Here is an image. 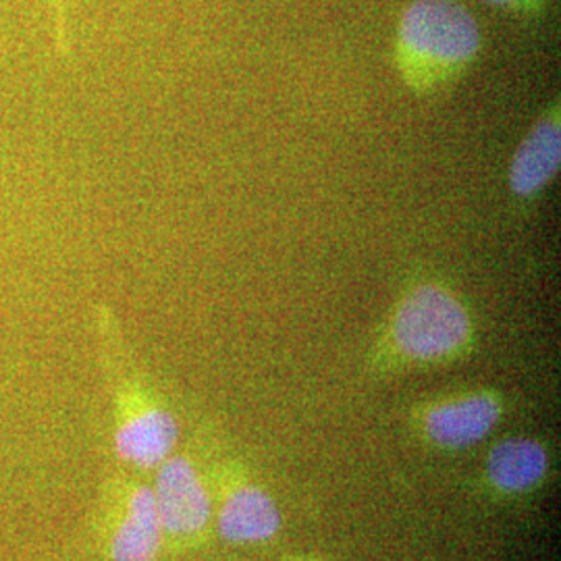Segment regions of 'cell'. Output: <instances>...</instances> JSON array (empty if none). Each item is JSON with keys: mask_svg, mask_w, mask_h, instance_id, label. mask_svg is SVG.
<instances>
[{"mask_svg": "<svg viewBox=\"0 0 561 561\" xmlns=\"http://www.w3.org/2000/svg\"><path fill=\"white\" fill-rule=\"evenodd\" d=\"M482 48L481 23L461 0H412L396 27L393 65L405 90L424 99L466 78Z\"/></svg>", "mask_w": 561, "mask_h": 561, "instance_id": "cell-1", "label": "cell"}, {"mask_svg": "<svg viewBox=\"0 0 561 561\" xmlns=\"http://www.w3.org/2000/svg\"><path fill=\"white\" fill-rule=\"evenodd\" d=\"M549 470V456L541 443L533 439H505L497 443L486 460V477L503 493H524L535 489Z\"/></svg>", "mask_w": 561, "mask_h": 561, "instance_id": "cell-9", "label": "cell"}, {"mask_svg": "<svg viewBox=\"0 0 561 561\" xmlns=\"http://www.w3.org/2000/svg\"><path fill=\"white\" fill-rule=\"evenodd\" d=\"M48 15H50V32H53V44L60 59H69L71 48V23H69V4L67 0H46Z\"/></svg>", "mask_w": 561, "mask_h": 561, "instance_id": "cell-10", "label": "cell"}, {"mask_svg": "<svg viewBox=\"0 0 561 561\" xmlns=\"http://www.w3.org/2000/svg\"><path fill=\"white\" fill-rule=\"evenodd\" d=\"M152 497L164 533L180 537L194 535L210 520V495L196 468L183 458L162 461L152 486Z\"/></svg>", "mask_w": 561, "mask_h": 561, "instance_id": "cell-4", "label": "cell"}, {"mask_svg": "<svg viewBox=\"0 0 561 561\" xmlns=\"http://www.w3.org/2000/svg\"><path fill=\"white\" fill-rule=\"evenodd\" d=\"M180 439L175 416L154 403L136 405L115 433V449L123 458L140 468H159L169 460Z\"/></svg>", "mask_w": 561, "mask_h": 561, "instance_id": "cell-6", "label": "cell"}, {"mask_svg": "<svg viewBox=\"0 0 561 561\" xmlns=\"http://www.w3.org/2000/svg\"><path fill=\"white\" fill-rule=\"evenodd\" d=\"M560 167L561 108L556 99L528 127L507 164V192L514 206L533 208L558 180Z\"/></svg>", "mask_w": 561, "mask_h": 561, "instance_id": "cell-3", "label": "cell"}, {"mask_svg": "<svg viewBox=\"0 0 561 561\" xmlns=\"http://www.w3.org/2000/svg\"><path fill=\"white\" fill-rule=\"evenodd\" d=\"M217 526L225 541H268L279 533V507L259 486H241L222 503Z\"/></svg>", "mask_w": 561, "mask_h": 561, "instance_id": "cell-7", "label": "cell"}, {"mask_svg": "<svg viewBox=\"0 0 561 561\" xmlns=\"http://www.w3.org/2000/svg\"><path fill=\"white\" fill-rule=\"evenodd\" d=\"M162 524L150 486L131 493L125 516L115 530L111 556L113 561H154L162 542Z\"/></svg>", "mask_w": 561, "mask_h": 561, "instance_id": "cell-8", "label": "cell"}, {"mask_svg": "<svg viewBox=\"0 0 561 561\" xmlns=\"http://www.w3.org/2000/svg\"><path fill=\"white\" fill-rule=\"evenodd\" d=\"M518 20H541L551 9L553 0H484Z\"/></svg>", "mask_w": 561, "mask_h": 561, "instance_id": "cell-11", "label": "cell"}, {"mask_svg": "<svg viewBox=\"0 0 561 561\" xmlns=\"http://www.w3.org/2000/svg\"><path fill=\"white\" fill-rule=\"evenodd\" d=\"M502 419V401L493 393H468L428 408L424 431L447 449H463L482 442Z\"/></svg>", "mask_w": 561, "mask_h": 561, "instance_id": "cell-5", "label": "cell"}, {"mask_svg": "<svg viewBox=\"0 0 561 561\" xmlns=\"http://www.w3.org/2000/svg\"><path fill=\"white\" fill-rule=\"evenodd\" d=\"M474 341V322L460 294L439 277L410 283L396 301L382 350L401 364L460 358Z\"/></svg>", "mask_w": 561, "mask_h": 561, "instance_id": "cell-2", "label": "cell"}]
</instances>
